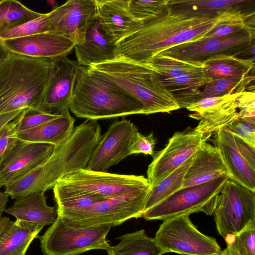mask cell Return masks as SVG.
I'll return each instance as SVG.
<instances>
[{"instance_id": "obj_1", "label": "cell", "mask_w": 255, "mask_h": 255, "mask_svg": "<svg viewBox=\"0 0 255 255\" xmlns=\"http://www.w3.org/2000/svg\"><path fill=\"white\" fill-rule=\"evenodd\" d=\"M218 20V15L211 17L175 8L168 2L159 14L141 21L136 31L116 45V58L149 63L166 49L204 37Z\"/></svg>"}, {"instance_id": "obj_2", "label": "cell", "mask_w": 255, "mask_h": 255, "mask_svg": "<svg viewBox=\"0 0 255 255\" xmlns=\"http://www.w3.org/2000/svg\"><path fill=\"white\" fill-rule=\"evenodd\" d=\"M105 82L130 95L143 107V115L168 113L180 109L173 93L164 87L149 63L117 57L87 67Z\"/></svg>"}, {"instance_id": "obj_3", "label": "cell", "mask_w": 255, "mask_h": 255, "mask_svg": "<svg viewBox=\"0 0 255 255\" xmlns=\"http://www.w3.org/2000/svg\"><path fill=\"white\" fill-rule=\"evenodd\" d=\"M50 59L9 53L0 60V115L32 108L42 111Z\"/></svg>"}, {"instance_id": "obj_4", "label": "cell", "mask_w": 255, "mask_h": 255, "mask_svg": "<svg viewBox=\"0 0 255 255\" xmlns=\"http://www.w3.org/2000/svg\"><path fill=\"white\" fill-rule=\"evenodd\" d=\"M69 109L77 117L86 120L143 114L142 105L134 98L81 65Z\"/></svg>"}, {"instance_id": "obj_5", "label": "cell", "mask_w": 255, "mask_h": 255, "mask_svg": "<svg viewBox=\"0 0 255 255\" xmlns=\"http://www.w3.org/2000/svg\"><path fill=\"white\" fill-rule=\"evenodd\" d=\"M91 156L85 141L72 134L52 154L27 174L5 186V192L12 199L52 188L64 176L86 168Z\"/></svg>"}, {"instance_id": "obj_6", "label": "cell", "mask_w": 255, "mask_h": 255, "mask_svg": "<svg viewBox=\"0 0 255 255\" xmlns=\"http://www.w3.org/2000/svg\"><path fill=\"white\" fill-rule=\"evenodd\" d=\"M52 188L56 200L84 195L110 198L151 187L143 175L119 174L84 168L61 178Z\"/></svg>"}, {"instance_id": "obj_7", "label": "cell", "mask_w": 255, "mask_h": 255, "mask_svg": "<svg viewBox=\"0 0 255 255\" xmlns=\"http://www.w3.org/2000/svg\"><path fill=\"white\" fill-rule=\"evenodd\" d=\"M150 189L108 198L82 210L58 215L67 225L74 228L115 227L142 217Z\"/></svg>"}, {"instance_id": "obj_8", "label": "cell", "mask_w": 255, "mask_h": 255, "mask_svg": "<svg viewBox=\"0 0 255 255\" xmlns=\"http://www.w3.org/2000/svg\"><path fill=\"white\" fill-rule=\"evenodd\" d=\"M110 225L74 228L58 215L41 236H37L44 255H77L92 250H108L112 246L107 237Z\"/></svg>"}, {"instance_id": "obj_9", "label": "cell", "mask_w": 255, "mask_h": 255, "mask_svg": "<svg viewBox=\"0 0 255 255\" xmlns=\"http://www.w3.org/2000/svg\"><path fill=\"white\" fill-rule=\"evenodd\" d=\"M229 179L224 175L203 184L181 188L145 211L142 217L148 221L164 220L199 212L210 215L219 193Z\"/></svg>"}, {"instance_id": "obj_10", "label": "cell", "mask_w": 255, "mask_h": 255, "mask_svg": "<svg viewBox=\"0 0 255 255\" xmlns=\"http://www.w3.org/2000/svg\"><path fill=\"white\" fill-rule=\"evenodd\" d=\"M213 214L217 231L226 240L255 222V192L229 179Z\"/></svg>"}, {"instance_id": "obj_11", "label": "cell", "mask_w": 255, "mask_h": 255, "mask_svg": "<svg viewBox=\"0 0 255 255\" xmlns=\"http://www.w3.org/2000/svg\"><path fill=\"white\" fill-rule=\"evenodd\" d=\"M154 239L165 254L222 255L216 240L199 231L187 214L164 220Z\"/></svg>"}, {"instance_id": "obj_12", "label": "cell", "mask_w": 255, "mask_h": 255, "mask_svg": "<svg viewBox=\"0 0 255 255\" xmlns=\"http://www.w3.org/2000/svg\"><path fill=\"white\" fill-rule=\"evenodd\" d=\"M254 39L255 27H253L224 36L204 37L158 54L186 62L202 63L217 55H240L254 43Z\"/></svg>"}, {"instance_id": "obj_13", "label": "cell", "mask_w": 255, "mask_h": 255, "mask_svg": "<svg viewBox=\"0 0 255 255\" xmlns=\"http://www.w3.org/2000/svg\"><path fill=\"white\" fill-rule=\"evenodd\" d=\"M205 141L207 140L195 128L175 132L167 145L152 155L146 171L150 187L182 165Z\"/></svg>"}, {"instance_id": "obj_14", "label": "cell", "mask_w": 255, "mask_h": 255, "mask_svg": "<svg viewBox=\"0 0 255 255\" xmlns=\"http://www.w3.org/2000/svg\"><path fill=\"white\" fill-rule=\"evenodd\" d=\"M137 127L125 118L114 121L101 135L86 169L107 172L130 155V146Z\"/></svg>"}, {"instance_id": "obj_15", "label": "cell", "mask_w": 255, "mask_h": 255, "mask_svg": "<svg viewBox=\"0 0 255 255\" xmlns=\"http://www.w3.org/2000/svg\"><path fill=\"white\" fill-rule=\"evenodd\" d=\"M50 60L51 67L41 109L45 112L60 114L69 110L80 65L67 55Z\"/></svg>"}, {"instance_id": "obj_16", "label": "cell", "mask_w": 255, "mask_h": 255, "mask_svg": "<svg viewBox=\"0 0 255 255\" xmlns=\"http://www.w3.org/2000/svg\"><path fill=\"white\" fill-rule=\"evenodd\" d=\"M96 0H69L48 13L53 33L82 43L96 17ZM75 44V45H76Z\"/></svg>"}, {"instance_id": "obj_17", "label": "cell", "mask_w": 255, "mask_h": 255, "mask_svg": "<svg viewBox=\"0 0 255 255\" xmlns=\"http://www.w3.org/2000/svg\"><path fill=\"white\" fill-rule=\"evenodd\" d=\"M51 144L29 142L17 138L0 163V186L16 180L46 160L54 152Z\"/></svg>"}, {"instance_id": "obj_18", "label": "cell", "mask_w": 255, "mask_h": 255, "mask_svg": "<svg viewBox=\"0 0 255 255\" xmlns=\"http://www.w3.org/2000/svg\"><path fill=\"white\" fill-rule=\"evenodd\" d=\"M128 0H96L99 30L115 45L141 25V21H136L128 12Z\"/></svg>"}, {"instance_id": "obj_19", "label": "cell", "mask_w": 255, "mask_h": 255, "mask_svg": "<svg viewBox=\"0 0 255 255\" xmlns=\"http://www.w3.org/2000/svg\"><path fill=\"white\" fill-rule=\"evenodd\" d=\"M1 41L9 53L48 59L67 55L76 44L71 39L53 32L42 33Z\"/></svg>"}, {"instance_id": "obj_20", "label": "cell", "mask_w": 255, "mask_h": 255, "mask_svg": "<svg viewBox=\"0 0 255 255\" xmlns=\"http://www.w3.org/2000/svg\"><path fill=\"white\" fill-rule=\"evenodd\" d=\"M224 175L230 179L220 151L216 146L205 141L195 153L181 188L203 184Z\"/></svg>"}, {"instance_id": "obj_21", "label": "cell", "mask_w": 255, "mask_h": 255, "mask_svg": "<svg viewBox=\"0 0 255 255\" xmlns=\"http://www.w3.org/2000/svg\"><path fill=\"white\" fill-rule=\"evenodd\" d=\"M229 171L230 179L255 192V170L240 153L233 134L225 129L215 133L212 140Z\"/></svg>"}, {"instance_id": "obj_22", "label": "cell", "mask_w": 255, "mask_h": 255, "mask_svg": "<svg viewBox=\"0 0 255 255\" xmlns=\"http://www.w3.org/2000/svg\"><path fill=\"white\" fill-rule=\"evenodd\" d=\"M45 192L40 191L16 199L4 212L17 220L37 224L43 227L52 225L58 217L57 208L47 204Z\"/></svg>"}, {"instance_id": "obj_23", "label": "cell", "mask_w": 255, "mask_h": 255, "mask_svg": "<svg viewBox=\"0 0 255 255\" xmlns=\"http://www.w3.org/2000/svg\"><path fill=\"white\" fill-rule=\"evenodd\" d=\"M75 121L67 110L55 119L17 132L16 138L26 142L51 144L56 148L70 137L74 129Z\"/></svg>"}, {"instance_id": "obj_24", "label": "cell", "mask_w": 255, "mask_h": 255, "mask_svg": "<svg viewBox=\"0 0 255 255\" xmlns=\"http://www.w3.org/2000/svg\"><path fill=\"white\" fill-rule=\"evenodd\" d=\"M116 47L100 33L96 16L88 27L84 41L74 46L77 62L81 66L89 67L116 58Z\"/></svg>"}, {"instance_id": "obj_25", "label": "cell", "mask_w": 255, "mask_h": 255, "mask_svg": "<svg viewBox=\"0 0 255 255\" xmlns=\"http://www.w3.org/2000/svg\"><path fill=\"white\" fill-rule=\"evenodd\" d=\"M254 79L252 75L215 79L205 85L202 92L178 93L174 96L180 108H186L189 104L203 99L244 92Z\"/></svg>"}, {"instance_id": "obj_26", "label": "cell", "mask_w": 255, "mask_h": 255, "mask_svg": "<svg viewBox=\"0 0 255 255\" xmlns=\"http://www.w3.org/2000/svg\"><path fill=\"white\" fill-rule=\"evenodd\" d=\"M44 227L16 220L0 236V255H25L28 247Z\"/></svg>"}, {"instance_id": "obj_27", "label": "cell", "mask_w": 255, "mask_h": 255, "mask_svg": "<svg viewBox=\"0 0 255 255\" xmlns=\"http://www.w3.org/2000/svg\"><path fill=\"white\" fill-rule=\"evenodd\" d=\"M255 59L240 58L233 55H219L204 61L202 69L212 80L249 75L254 70Z\"/></svg>"}, {"instance_id": "obj_28", "label": "cell", "mask_w": 255, "mask_h": 255, "mask_svg": "<svg viewBox=\"0 0 255 255\" xmlns=\"http://www.w3.org/2000/svg\"><path fill=\"white\" fill-rule=\"evenodd\" d=\"M236 100L203 113L190 115L199 121L195 129L207 140L213 133L229 127L239 118Z\"/></svg>"}, {"instance_id": "obj_29", "label": "cell", "mask_w": 255, "mask_h": 255, "mask_svg": "<svg viewBox=\"0 0 255 255\" xmlns=\"http://www.w3.org/2000/svg\"><path fill=\"white\" fill-rule=\"evenodd\" d=\"M120 243L107 251L108 255H162L164 251L154 238L144 230L127 233L118 238Z\"/></svg>"}, {"instance_id": "obj_30", "label": "cell", "mask_w": 255, "mask_h": 255, "mask_svg": "<svg viewBox=\"0 0 255 255\" xmlns=\"http://www.w3.org/2000/svg\"><path fill=\"white\" fill-rule=\"evenodd\" d=\"M239 7L218 13L217 23L204 37L224 36L255 27V12H243Z\"/></svg>"}, {"instance_id": "obj_31", "label": "cell", "mask_w": 255, "mask_h": 255, "mask_svg": "<svg viewBox=\"0 0 255 255\" xmlns=\"http://www.w3.org/2000/svg\"><path fill=\"white\" fill-rule=\"evenodd\" d=\"M195 154L179 167L151 187L144 212L182 188L184 176L193 161Z\"/></svg>"}, {"instance_id": "obj_32", "label": "cell", "mask_w": 255, "mask_h": 255, "mask_svg": "<svg viewBox=\"0 0 255 255\" xmlns=\"http://www.w3.org/2000/svg\"><path fill=\"white\" fill-rule=\"evenodd\" d=\"M43 14L29 9L16 0L0 1V36Z\"/></svg>"}, {"instance_id": "obj_33", "label": "cell", "mask_w": 255, "mask_h": 255, "mask_svg": "<svg viewBox=\"0 0 255 255\" xmlns=\"http://www.w3.org/2000/svg\"><path fill=\"white\" fill-rule=\"evenodd\" d=\"M251 1L248 0H169V4L175 8L216 17L219 12Z\"/></svg>"}, {"instance_id": "obj_34", "label": "cell", "mask_w": 255, "mask_h": 255, "mask_svg": "<svg viewBox=\"0 0 255 255\" xmlns=\"http://www.w3.org/2000/svg\"><path fill=\"white\" fill-rule=\"evenodd\" d=\"M149 63L156 70L160 79L176 78L203 67L202 63L186 62L159 54Z\"/></svg>"}, {"instance_id": "obj_35", "label": "cell", "mask_w": 255, "mask_h": 255, "mask_svg": "<svg viewBox=\"0 0 255 255\" xmlns=\"http://www.w3.org/2000/svg\"><path fill=\"white\" fill-rule=\"evenodd\" d=\"M161 84L173 93L195 92L197 89L210 83L209 78L202 68L195 71L171 79H160Z\"/></svg>"}, {"instance_id": "obj_36", "label": "cell", "mask_w": 255, "mask_h": 255, "mask_svg": "<svg viewBox=\"0 0 255 255\" xmlns=\"http://www.w3.org/2000/svg\"><path fill=\"white\" fill-rule=\"evenodd\" d=\"M53 32L48 13L9 30L0 36L1 41L29 36L37 34Z\"/></svg>"}, {"instance_id": "obj_37", "label": "cell", "mask_w": 255, "mask_h": 255, "mask_svg": "<svg viewBox=\"0 0 255 255\" xmlns=\"http://www.w3.org/2000/svg\"><path fill=\"white\" fill-rule=\"evenodd\" d=\"M169 0H128V11L137 21H143L159 14Z\"/></svg>"}, {"instance_id": "obj_38", "label": "cell", "mask_w": 255, "mask_h": 255, "mask_svg": "<svg viewBox=\"0 0 255 255\" xmlns=\"http://www.w3.org/2000/svg\"><path fill=\"white\" fill-rule=\"evenodd\" d=\"M107 199L96 195H84L55 201L58 214L82 210Z\"/></svg>"}, {"instance_id": "obj_39", "label": "cell", "mask_w": 255, "mask_h": 255, "mask_svg": "<svg viewBox=\"0 0 255 255\" xmlns=\"http://www.w3.org/2000/svg\"><path fill=\"white\" fill-rule=\"evenodd\" d=\"M240 255H255V222L228 238Z\"/></svg>"}, {"instance_id": "obj_40", "label": "cell", "mask_w": 255, "mask_h": 255, "mask_svg": "<svg viewBox=\"0 0 255 255\" xmlns=\"http://www.w3.org/2000/svg\"><path fill=\"white\" fill-rule=\"evenodd\" d=\"M60 115V114H51L38 109H26L22 112L17 132L37 127L58 117Z\"/></svg>"}, {"instance_id": "obj_41", "label": "cell", "mask_w": 255, "mask_h": 255, "mask_svg": "<svg viewBox=\"0 0 255 255\" xmlns=\"http://www.w3.org/2000/svg\"><path fill=\"white\" fill-rule=\"evenodd\" d=\"M22 112L0 129V163L17 139L16 134Z\"/></svg>"}, {"instance_id": "obj_42", "label": "cell", "mask_w": 255, "mask_h": 255, "mask_svg": "<svg viewBox=\"0 0 255 255\" xmlns=\"http://www.w3.org/2000/svg\"><path fill=\"white\" fill-rule=\"evenodd\" d=\"M242 92L203 99L189 104L186 108L195 113H203L235 100Z\"/></svg>"}, {"instance_id": "obj_43", "label": "cell", "mask_w": 255, "mask_h": 255, "mask_svg": "<svg viewBox=\"0 0 255 255\" xmlns=\"http://www.w3.org/2000/svg\"><path fill=\"white\" fill-rule=\"evenodd\" d=\"M239 118L255 125V91L243 92L235 101Z\"/></svg>"}, {"instance_id": "obj_44", "label": "cell", "mask_w": 255, "mask_h": 255, "mask_svg": "<svg viewBox=\"0 0 255 255\" xmlns=\"http://www.w3.org/2000/svg\"><path fill=\"white\" fill-rule=\"evenodd\" d=\"M255 125L238 118L231 125L224 128L243 139L251 145L255 147Z\"/></svg>"}, {"instance_id": "obj_45", "label": "cell", "mask_w": 255, "mask_h": 255, "mask_svg": "<svg viewBox=\"0 0 255 255\" xmlns=\"http://www.w3.org/2000/svg\"><path fill=\"white\" fill-rule=\"evenodd\" d=\"M156 140L152 133L145 136L136 131L132 139L130 146V154L143 153L152 156Z\"/></svg>"}, {"instance_id": "obj_46", "label": "cell", "mask_w": 255, "mask_h": 255, "mask_svg": "<svg viewBox=\"0 0 255 255\" xmlns=\"http://www.w3.org/2000/svg\"><path fill=\"white\" fill-rule=\"evenodd\" d=\"M233 135L240 153L247 163L255 170V147L251 145L239 136Z\"/></svg>"}, {"instance_id": "obj_47", "label": "cell", "mask_w": 255, "mask_h": 255, "mask_svg": "<svg viewBox=\"0 0 255 255\" xmlns=\"http://www.w3.org/2000/svg\"><path fill=\"white\" fill-rule=\"evenodd\" d=\"M26 109H20L0 115V129L6 124L19 116Z\"/></svg>"}, {"instance_id": "obj_48", "label": "cell", "mask_w": 255, "mask_h": 255, "mask_svg": "<svg viewBox=\"0 0 255 255\" xmlns=\"http://www.w3.org/2000/svg\"><path fill=\"white\" fill-rule=\"evenodd\" d=\"M1 186H0V218L1 217L2 213L6 209V203L8 201L9 195L0 190Z\"/></svg>"}, {"instance_id": "obj_49", "label": "cell", "mask_w": 255, "mask_h": 255, "mask_svg": "<svg viewBox=\"0 0 255 255\" xmlns=\"http://www.w3.org/2000/svg\"><path fill=\"white\" fill-rule=\"evenodd\" d=\"M227 247L222 251V255H240L230 240H226Z\"/></svg>"}, {"instance_id": "obj_50", "label": "cell", "mask_w": 255, "mask_h": 255, "mask_svg": "<svg viewBox=\"0 0 255 255\" xmlns=\"http://www.w3.org/2000/svg\"><path fill=\"white\" fill-rule=\"evenodd\" d=\"M10 222L11 221L8 217H1L0 218V236L8 227Z\"/></svg>"}, {"instance_id": "obj_51", "label": "cell", "mask_w": 255, "mask_h": 255, "mask_svg": "<svg viewBox=\"0 0 255 255\" xmlns=\"http://www.w3.org/2000/svg\"><path fill=\"white\" fill-rule=\"evenodd\" d=\"M9 53L2 42L0 40V60L5 57Z\"/></svg>"}]
</instances>
